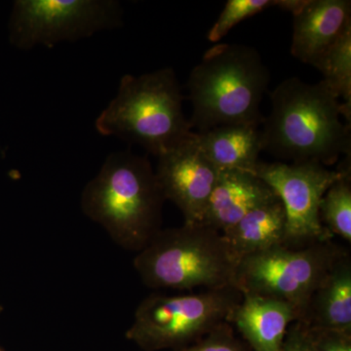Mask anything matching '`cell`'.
<instances>
[{
  "label": "cell",
  "mask_w": 351,
  "mask_h": 351,
  "mask_svg": "<svg viewBox=\"0 0 351 351\" xmlns=\"http://www.w3.org/2000/svg\"><path fill=\"white\" fill-rule=\"evenodd\" d=\"M339 100L324 80H284L270 93L271 110L260 129L263 152L291 163L326 167L350 156V122Z\"/></svg>",
  "instance_id": "cell-1"
},
{
  "label": "cell",
  "mask_w": 351,
  "mask_h": 351,
  "mask_svg": "<svg viewBox=\"0 0 351 351\" xmlns=\"http://www.w3.org/2000/svg\"><path fill=\"white\" fill-rule=\"evenodd\" d=\"M164 201L149 159L124 151L110 154L88 182L82 208L115 243L140 252L161 230Z\"/></svg>",
  "instance_id": "cell-2"
},
{
  "label": "cell",
  "mask_w": 351,
  "mask_h": 351,
  "mask_svg": "<svg viewBox=\"0 0 351 351\" xmlns=\"http://www.w3.org/2000/svg\"><path fill=\"white\" fill-rule=\"evenodd\" d=\"M269 82V69L257 49L215 44L189 75L191 126L197 133L223 125L260 127L261 105Z\"/></svg>",
  "instance_id": "cell-3"
},
{
  "label": "cell",
  "mask_w": 351,
  "mask_h": 351,
  "mask_svg": "<svg viewBox=\"0 0 351 351\" xmlns=\"http://www.w3.org/2000/svg\"><path fill=\"white\" fill-rule=\"evenodd\" d=\"M179 80L172 68L121 78L119 91L95 122L103 136H114L159 156L193 133L182 110Z\"/></svg>",
  "instance_id": "cell-4"
},
{
  "label": "cell",
  "mask_w": 351,
  "mask_h": 351,
  "mask_svg": "<svg viewBox=\"0 0 351 351\" xmlns=\"http://www.w3.org/2000/svg\"><path fill=\"white\" fill-rule=\"evenodd\" d=\"M223 233L204 223L160 230L134 258L147 287L186 291L233 287L239 265Z\"/></svg>",
  "instance_id": "cell-5"
},
{
  "label": "cell",
  "mask_w": 351,
  "mask_h": 351,
  "mask_svg": "<svg viewBox=\"0 0 351 351\" xmlns=\"http://www.w3.org/2000/svg\"><path fill=\"white\" fill-rule=\"evenodd\" d=\"M241 299L234 287L184 295L152 294L138 304L126 337L145 351L180 350L228 323Z\"/></svg>",
  "instance_id": "cell-6"
},
{
  "label": "cell",
  "mask_w": 351,
  "mask_h": 351,
  "mask_svg": "<svg viewBox=\"0 0 351 351\" xmlns=\"http://www.w3.org/2000/svg\"><path fill=\"white\" fill-rule=\"evenodd\" d=\"M346 251L331 240L302 247H274L240 258L233 287L241 294L288 302L304 315L311 295Z\"/></svg>",
  "instance_id": "cell-7"
},
{
  "label": "cell",
  "mask_w": 351,
  "mask_h": 351,
  "mask_svg": "<svg viewBox=\"0 0 351 351\" xmlns=\"http://www.w3.org/2000/svg\"><path fill=\"white\" fill-rule=\"evenodd\" d=\"M121 22V5L113 0H17L9 36L20 49L52 47L114 29Z\"/></svg>",
  "instance_id": "cell-8"
},
{
  "label": "cell",
  "mask_w": 351,
  "mask_h": 351,
  "mask_svg": "<svg viewBox=\"0 0 351 351\" xmlns=\"http://www.w3.org/2000/svg\"><path fill=\"white\" fill-rule=\"evenodd\" d=\"M350 173V158L339 169L316 162H260L255 174L272 189L285 209V245L302 247L331 240L321 223V200L334 182Z\"/></svg>",
  "instance_id": "cell-9"
},
{
  "label": "cell",
  "mask_w": 351,
  "mask_h": 351,
  "mask_svg": "<svg viewBox=\"0 0 351 351\" xmlns=\"http://www.w3.org/2000/svg\"><path fill=\"white\" fill-rule=\"evenodd\" d=\"M154 171L164 199L181 210L184 223H202L219 171L201 149L195 132L157 156Z\"/></svg>",
  "instance_id": "cell-10"
},
{
  "label": "cell",
  "mask_w": 351,
  "mask_h": 351,
  "mask_svg": "<svg viewBox=\"0 0 351 351\" xmlns=\"http://www.w3.org/2000/svg\"><path fill=\"white\" fill-rule=\"evenodd\" d=\"M292 15L291 54L313 66L351 31L350 0H304Z\"/></svg>",
  "instance_id": "cell-11"
},
{
  "label": "cell",
  "mask_w": 351,
  "mask_h": 351,
  "mask_svg": "<svg viewBox=\"0 0 351 351\" xmlns=\"http://www.w3.org/2000/svg\"><path fill=\"white\" fill-rule=\"evenodd\" d=\"M299 319V311L288 302L242 294L228 323L237 328L252 351H280L289 327Z\"/></svg>",
  "instance_id": "cell-12"
},
{
  "label": "cell",
  "mask_w": 351,
  "mask_h": 351,
  "mask_svg": "<svg viewBox=\"0 0 351 351\" xmlns=\"http://www.w3.org/2000/svg\"><path fill=\"white\" fill-rule=\"evenodd\" d=\"M276 197L269 184L254 173L219 171L202 223L226 232L252 210Z\"/></svg>",
  "instance_id": "cell-13"
},
{
  "label": "cell",
  "mask_w": 351,
  "mask_h": 351,
  "mask_svg": "<svg viewBox=\"0 0 351 351\" xmlns=\"http://www.w3.org/2000/svg\"><path fill=\"white\" fill-rule=\"evenodd\" d=\"M299 321L311 329L351 334V260L348 252L315 289Z\"/></svg>",
  "instance_id": "cell-14"
},
{
  "label": "cell",
  "mask_w": 351,
  "mask_h": 351,
  "mask_svg": "<svg viewBox=\"0 0 351 351\" xmlns=\"http://www.w3.org/2000/svg\"><path fill=\"white\" fill-rule=\"evenodd\" d=\"M196 133L205 156L219 171L254 173L263 152L260 128L251 125H223Z\"/></svg>",
  "instance_id": "cell-15"
},
{
  "label": "cell",
  "mask_w": 351,
  "mask_h": 351,
  "mask_svg": "<svg viewBox=\"0 0 351 351\" xmlns=\"http://www.w3.org/2000/svg\"><path fill=\"white\" fill-rule=\"evenodd\" d=\"M285 209L278 197L252 210L223 232L233 253L240 258L285 245Z\"/></svg>",
  "instance_id": "cell-16"
},
{
  "label": "cell",
  "mask_w": 351,
  "mask_h": 351,
  "mask_svg": "<svg viewBox=\"0 0 351 351\" xmlns=\"http://www.w3.org/2000/svg\"><path fill=\"white\" fill-rule=\"evenodd\" d=\"M314 68L324 76V82L343 101L346 119L351 115V31L328 50Z\"/></svg>",
  "instance_id": "cell-17"
},
{
  "label": "cell",
  "mask_w": 351,
  "mask_h": 351,
  "mask_svg": "<svg viewBox=\"0 0 351 351\" xmlns=\"http://www.w3.org/2000/svg\"><path fill=\"white\" fill-rule=\"evenodd\" d=\"M346 173L334 182L321 200L319 216L330 234L351 242V178Z\"/></svg>",
  "instance_id": "cell-18"
},
{
  "label": "cell",
  "mask_w": 351,
  "mask_h": 351,
  "mask_svg": "<svg viewBox=\"0 0 351 351\" xmlns=\"http://www.w3.org/2000/svg\"><path fill=\"white\" fill-rule=\"evenodd\" d=\"M277 5L278 0H228L218 19L208 32V40L219 43L242 21Z\"/></svg>",
  "instance_id": "cell-19"
},
{
  "label": "cell",
  "mask_w": 351,
  "mask_h": 351,
  "mask_svg": "<svg viewBox=\"0 0 351 351\" xmlns=\"http://www.w3.org/2000/svg\"><path fill=\"white\" fill-rule=\"evenodd\" d=\"M173 351H252L242 339L235 335L234 329L230 323L210 332L199 341L188 346Z\"/></svg>",
  "instance_id": "cell-20"
},
{
  "label": "cell",
  "mask_w": 351,
  "mask_h": 351,
  "mask_svg": "<svg viewBox=\"0 0 351 351\" xmlns=\"http://www.w3.org/2000/svg\"><path fill=\"white\" fill-rule=\"evenodd\" d=\"M311 332L314 351H351V334L319 329Z\"/></svg>",
  "instance_id": "cell-21"
},
{
  "label": "cell",
  "mask_w": 351,
  "mask_h": 351,
  "mask_svg": "<svg viewBox=\"0 0 351 351\" xmlns=\"http://www.w3.org/2000/svg\"><path fill=\"white\" fill-rule=\"evenodd\" d=\"M280 351H314L311 329L302 321H295L289 327Z\"/></svg>",
  "instance_id": "cell-22"
}]
</instances>
